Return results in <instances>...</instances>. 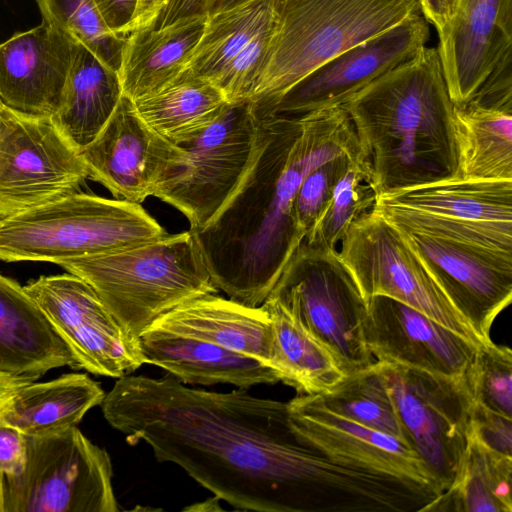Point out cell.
Wrapping results in <instances>:
<instances>
[{"mask_svg":"<svg viewBox=\"0 0 512 512\" xmlns=\"http://www.w3.org/2000/svg\"><path fill=\"white\" fill-rule=\"evenodd\" d=\"M100 406L130 445L145 442L159 462L178 465L237 510L386 512L397 500L395 477L303 443L287 402L130 374Z\"/></svg>","mask_w":512,"mask_h":512,"instance_id":"6da1fadb","label":"cell"},{"mask_svg":"<svg viewBox=\"0 0 512 512\" xmlns=\"http://www.w3.org/2000/svg\"><path fill=\"white\" fill-rule=\"evenodd\" d=\"M258 119L256 153L240 185L207 225L190 230L215 287L252 307L263 304L304 241L294 201L305 175L362 149L343 106Z\"/></svg>","mask_w":512,"mask_h":512,"instance_id":"7a4b0ae2","label":"cell"},{"mask_svg":"<svg viewBox=\"0 0 512 512\" xmlns=\"http://www.w3.org/2000/svg\"><path fill=\"white\" fill-rule=\"evenodd\" d=\"M343 107L377 197L458 177L454 104L436 48L425 46Z\"/></svg>","mask_w":512,"mask_h":512,"instance_id":"3957f363","label":"cell"},{"mask_svg":"<svg viewBox=\"0 0 512 512\" xmlns=\"http://www.w3.org/2000/svg\"><path fill=\"white\" fill-rule=\"evenodd\" d=\"M57 265L86 281L136 338L178 305L218 292L190 230Z\"/></svg>","mask_w":512,"mask_h":512,"instance_id":"277c9868","label":"cell"},{"mask_svg":"<svg viewBox=\"0 0 512 512\" xmlns=\"http://www.w3.org/2000/svg\"><path fill=\"white\" fill-rule=\"evenodd\" d=\"M271 37L250 102L272 106L343 51L421 13L418 0H272Z\"/></svg>","mask_w":512,"mask_h":512,"instance_id":"5b68a950","label":"cell"},{"mask_svg":"<svg viewBox=\"0 0 512 512\" xmlns=\"http://www.w3.org/2000/svg\"><path fill=\"white\" fill-rule=\"evenodd\" d=\"M140 204L76 192L0 219V260L58 264L166 235Z\"/></svg>","mask_w":512,"mask_h":512,"instance_id":"8992f818","label":"cell"},{"mask_svg":"<svg viewBox=\"0 0 512 512\" xmlns=\"http://www.w3.org/2000/svg\"><path fill=\"white\" fill-rule=\"evenodd\" d=\"M334 356L345 375L370 366L363 298L338 252L302 242L269 293Z\"/></svg>","mask_w":512,"mask_h":512,"instance_id":"52a82bcc","label":"cell"},{"mask_svg":"<svg viewBox=\"0 0 512 512\" xmlns=\"http://www.w3.org/2000/svg\"><path fill=\"white\" fill-rule=\"evenodd\" d=\"M259 119L250 101L228 103L198 133L176 144L178 166L153 196L179 210L189 230L207 225L240 185L255 156Z\"/></svg>","mask_w":512,"mask_h":512,"instance_id":"ba28073f","label":"cell"},{"mask_svg":"<svg viewBox=\"0 0 512 512\" xmlns=\"http://www.w3.org/2000/svg\"><path fill=\"white\" fill-rule=\"evenodd\" d=\"M24 472L5 479V512H117L107 451L77 426L27 436Z\"/></svg>","mask_w":512,"mask_h":512,"instance_id":"9c48e42d","label":"cell"},{"mask_svg":"<svg viewBox=\"0 0 512 512\" xmlns=\"http://www.w3.org/2000/svg\"><path fill=\"white\" fill-rule=\"evenodd\" d=\"M393 225L512 252V180L453 178L379 196Z\"/></svg>","mask_w":512,"mask_h":512,"instance_id":"30bf717a","label":"cell"},{"mask_svg":"<svg viewBox=\"0 0 512 512\" xmlns=\"http://www.w3.org/2000/svg\"><path fill=\"white\" fill-rule=\"evenodd\" d=\"M380 363L404 441L443 492L454 481L468 443L473 398L466 377Z\"/></svg>","mask_w":512,"mask_h":512,"instance_id":"8fae6325","label":"cell"},{"mask_svg":"<svg viewBox=\"0 0 512 512\" xmlns=\"http://www.w3.org/2000/svg\"><path fill=\"white\" fill-rule=\"evenodd\" d=\"M338 255L365 301L387 296L403 302L477 345L483 344L451 305L399 230L374 209L360 216L340 242Z\"/></svg>","mask_w":512,"mask_h":512,"instance_id":"7c38bea8","label":"cell"},{"mask_svg":"<svg viewBox=\"0 0 512 512\" xmlns=\"http://www.w3.org/2000/svg\"><path fill=\"white\" fill-rule=\"evenodd\" d=\"M88 177L81 154L51 118L0 102V219L79 192Z\"/></svg>","mask_w":512,"mask_h":512,"instance_id":"4fadbf2b","label":"cell"},{"mask_svg":"<svg viewBox=\"0 0 512 512\" xmlns=\"http://www.w3.org/2000/svg\"><path fill=\"white\" fill-rule=\"evenodd\" d=\"M23 287L68 346L76 369L118 379L146 363L139 338L118 323L80 277L68 272L40 276Z\"/></svg>","mask_w":512,"mask_h":512,"instance_id":"5bb4252c","label":"cell"},{"mask_svg":"<svg viewBox=\"0 0 512 512\" xmlns=\"http://www.w3.org/2000/svg\"><path fill=\"white\" fill-rule=\"evenodd\" d=\"M430 37L421 13L405 18L317 67L258 116L300 118L318 110L343 106L370 83L415 57Z\"/></svg>","mask_w":512,"mask_h":512,"instance_id":"9a60e30c","label":"cell"},{"mask_svg":"<svg viewBox=\"0 0 512 512\" xmlns=\"http://www.w3.org/2000/svg\"><path fill=\"white\" fill-rule=\"evenodd\" d=\"M395 227L481 342H492V324L512 300V252Z\"/></svg>","mask_w":512,"mask_h":512,"instance_id":"2e32d148","label":"cell"},{"mask_svg":"<svg viewBox=\"0 0 512 512\" xmlns=\"http://www.w3.org/2000/svg\"><path fill=\"white\" fill-rule=\"evenodd\" d=\"M88 176L114 196L141 204L179 164L182 149L150 128L122 95L98 136L81 153Z\"/></svg>","mask_w":512,"mask_h":512,"instance_id":"e0dca14e","label":"cell"},{"mask_svg":"<svg viewBox=\"0 0 512 512\" xmlns=\"http://www.w3.org/2000/svg\"><path fill=\"white\" fill-rule=\"evenodd\" d=\"M364 340L376 361L447 378L467 372L480 345L387 296L366 300Z\"/></svg>","mask_w":512,"mask_h":512,"instance_id":"ac0fdd59","label":"cell"},{"mask_svg":"<svg viewBox=\"0 0 512 512\" xmlns=\"http://www.w3.org/2000/svg\"><path fill=\"white\" fill-rule=\"evenodd\" d=\"M287 404L290 424L306 445L333 459L442 493L424 462L402 439L332 412L319 395L298 394Z\"/></svg>","mask_w":512,"mask_h":512,"instance_id":"d6986e66","label":"cell"},{"mask_svg":"<svg viewBox=\"0 0 512 512\" xmlns=\"http://www.w3.org/2000/svg\"><path fill=\"white\" fill-rule=\"evenodd\" d=\"M77 41L43 20L0 43V102L29 117L59 108Z\"/></svg>","mask_w":512,"mask_h":512,"instance_id":"ffe728a7","label":"cell"},{"mask_svg":"<svg viewBox=\"0 0 512 512\" xmlns=\"http://www.w3.org/2000/svg\"><path fill=\"white\" fill-rule=\"evenodd\" d=\"M437 33L450 98L462 105L512 50V0H458Z\"/></svg>","mask_w":512,"mask_h":512,"instance_id":"44dd1931","label":"cell"},{"mask_svg":"<svg viewBox=\"0 0 512 512\" xmlns=\"http://www.w3.org/2000/svg\"><path fill=\"white\" fill-rule=\"evenodd\" d=\"M139 343L146 363L182 383H227L245 389L281 381L274 368L254 357L189 336L148 328Z\"/></svg>","mask_w":512,"mask_h":512,"instance_id":"7402d4cb","label":"cell"},{"mask_svg":"<svg viewBox=\"0 0 512 512\" xmlns=\"http://www.w3.org/2000/svg\"><path fill=\"white\" fill-rule=\"evenodd\" d=\"M149 328L207 341L270 363L271 317L263 305L252 307L216 293L206 294L178 305Z\"/></svg>","mask_w":512,"mask_h":512,"instance_id":"603a6c76","label":"cell"},{"mask_svg":"<svg viewBox=\"0 0 512 512\" xmlns=\"http://www.w3.org/2000/svg\"><path fill=\"white\" fill-rule=\"evenodd\" d=\"M75 359L37 303L17 281L0 273V371L41 378Z\"/></svg>","mask_w":512,"mask_h":512,"instance_id":"cb8c5ba5","label":"cell"},{"mask_svg":"<svg viewBox=\"0 0 512 512\" xmlns=\"http://www.w3.org/2000/svg\"><path fill=\"white\" fill-rule=\"evenodd\" d=\"M458 178L512 180V97L474 95L454 105Z\"/></svg>","mask_w":512,"mask_h":512,"instance_id":"d4e9b609","label":"cell"},{"mask_svg":"<svg viewBox=\"0 0 512 512\" xmlns=\"http://www.w3.org/2000/svg\"><path fill=\"white\" fill-rule=\"evenodd\" d=\"M206 20L207 15L194 16L128 34L118 72L123 94L136 101L177 77L186 68Z\"/></svg>","mask_w":512,"mask_h":512,"instance_id":"484cf974","label":"cell"},{"mask_svg":"<svg viewBox=\"0 0 512 512\" xmlns=\"http://www.w3.org/2000/svg\"><path fill=\"white\" fill-rule=\"evenodd\" d=\"M122 95L118 73L77 42L61 102L51 120L81 153L104 128Z\"/></svg>","mask_w":512,"mask_h":512,"instance_id":"4316f807","label":"cell"},{"mask_svg":"<svg viewBox=\"0 0 512 512\" xmlns=\"http://www.w3.org/2000/svg\"><path fill=\"white\" fill-rule=\"evenodd\" d=\"M104 397L100 384L83 373L33 381L13 395L0 413V423L29 437L47 436L77 426Z\"/></svg>","mask_w":512,"mask_h":512,"instance_id":"83f0119b","label":"cell"},{"mask_svg":"<svg viewBox=\"0 0 512 512\" xmlns=\"http://www.w3.org/2000/svg\"><path fill=\"white\" fill-rule=\"evenodd\" d=\"M262 305L271 317L269 365L281 382L298 394L323 395L334 388L345 373L331 352L278 301L267 297Z\"/></svg>","mask_w":512,"mask_h":512,"instance_id":"f1b7e54d","label":"cell"},{"mask_svg":"<svg viewBox=\"0 0 512 512\" xmlns=\"http://www.w3.org/2000/svg\"><path fill=\"white\" fill-rule=\"evenodd\" d=\"M133 102L141 119L175 145L209 125L229 103L214 84L187 68Z\"/></svg>","mask_w":512,"mask_h":512,"instance_id":"f546056e","label":"cell"},{"mask_svg":"<svg viewBox=\"0 0 512 512\" xmlns=\"http://www.w3.org/2000/svg\"><path fill=\"white\" fill-rule=\"evenodd\" d=\"M512 512V456L489 450L469 431L452 484L422 512Z\"/></svg>","mask_w":512,"mask_h":512,"instance_id":"4dcf8cb0","label":"cell"},{"mask_svg":"<svg viewBox=\"0 0 512 512\" xmlns=\"http://www.w3.org/2000/svg\"><path fill=\"white\" fill-rule=\"evenodd\" d=\"M272 20V0H252L207 15L186 68L213 84L225 66Z\"/></svg>","mask_w":512,"mask_h":512,"instance_id":"1f68e13d","label":"cell"},{"mask_svg":"<svg viewBox=\"0 0 512 512\" xmlns=\"http://www.w3.org/2000/svg\"><path fill=\"white\" fill-rule=\"evenodd\" d=\"M319 396L332 412L404 441L395 404L379 361L345 375L334 388Z\"/></svg>","mask_w":512,"mask_h":512,"instance_id":"d6a6232c","label":"cell"},{"mask_svg":"<svg viewBox=\"0 0 512 512\" xmlns=\"http://www.w3.org/2000/svg\"><path fill=\"white\" fill-rule=\"evenodd\" d=\"M376 199L371 164L362 151L350 160L326 208L304 242L336 250L352 223L373 209Z\"/></svg>","mask_w":512,"mask_h":512,"instance_id":"836d02e7","label":"cell"},{"mask_svg":"<svg viewBox=\"0 0 512 512\" xmlns=\"http://www.w3.org/2000/svg\"><path fill=\"white\" fill-rule=\"evenodd\" d=\"M42 19L88 48L106 66L120 70L126 37L114 34L94 0H35Z\"/></svg>","mask_w":512,"mask_h":512,"instance_id":"e575fe53","label":"cell"},{"mask_svg":"<svg viewBox=\"0 0 512 512\" xmlns=\"http://www.w3.org/2000/svg\"><path fill=\"white\" fill-rule=\"evenodd\" d=\"M465 377L474 402L512 418V351L508 346L481 344Z\"/></svg>","mask_w":512,"mask_h":512,"instance_id":"d590c367","label":"cell"},{"mask_svg":"<svg viewBox=\"0 0 512 512\" xmlns=\"http://www.w3.org/2000/svg\"><path fill=\"white\" fill-rule=\"evenodd\" d=\"M362 151L336 155L315 166L303 178L294 201V217L304 239L326 208L350 160Z\"/></svg>","mask_w":512,"mask_h":512,"instance_id":"8d00e7d4","label":"cell"},{"mask_svg":"<svg viewBox=\"0 0 512 512\" xmlns=\"http://www.w3.org/2000/svg\"><path fill=\"white\" fill-rule=\"evenodd\" d=\"M271 29L272 23L261 30L213 82L229 103L250 100L264 63Z\"/></svg>","mask_w":512,"mask_h":512,"instance_id":"74e56055","label":"cell"},{"mask_svg":"<svg viewBox=\"0 0 512 512\" xmlns=\"http://www.w3.org/2000/svg\"><path fill=\"white\" fill-rule=\"evenodd\" d=\"M470 432L489 450L512 456V418L473 401Z\"/></svg>","mask_w":512,"mask_h":512,"instance_id":"f35d334b","label":"cell"},{"mask_svg":"<svg viewBox=\"0 0 512 512\" xmlns=\"http://www.w3.org/2000/svg\"><path fill=\"white\" fill-rule=\"evenodd\" d=\"M27 459V436L17 428L0 423V472L5 479L20 476Z\"/></svg>","mask_w":512,"mask_h":512,"instance_id":"ab89813d","label":"cell"},{"mask_svg":"<svg viewBox=\"0 0 512 512\" xmlns=\"http://www.w3.org/2000/svg\"><path fill=\"white\" fill-rule=\"evenodd\" d=\"M94 2L108 28L120 37H127L139 0H94Z\"/></svg>","mask_w":512,"mask_h":512,"instance_id":"60d3db41","label":"cell"},{"mask_svg":"<svg viewBox=\"0 0 512 512\" xmlns=\"http://www.w3.org/2000/svg\"><path fill=\"white\" fill-rule=\"evenodd\" d=\"M208 0H163L162 8L149 26L152 28H162L176 21L207 15Z\"/></svg>","mask_w":512,"mask_h":512,"instance_id":"b9f144b4","label":"cell"},{"mask_svg":"<svg viewBox=\"0 0 512 512\" xmlns=\"http://www.w3.org/2000/svg\"><path fill=\"white\" fill-rule=\"evenodd\" d=\"M421 14L439 30L451 17L458 0H418Z\"/></svg>","mask_w":512,"mask_h":512,"instance_id":"7bdbcfd3","label":"cell"},{"mask_svg":"<svg viewBox=\"0 0 512 512\" xmlns=\"http://www.w3.org/2000/svg\"><path fill=\"white\" fill-rule=\"evenodd\" d=\"M36 380L38 378L34 376L16 375L0 371V413L20 388Z\"/></svg>","mask_w":512,"mask_h":512,"instance_id":"ee69618b","label":"cell"},{"mask_svg":"<svg viewBox=\"0 0 512 512\" xmlns=\"http://www.w3.org/2000/svg\"><path fill=\"white\" fill-rule=\"evenodd\" d=\"M163 0H139L138 9L130 32L149 27L162 8Z\"/></svg>","mask_w":512,"mask_h":512,"instance_id":"f6af8a7d","label":"cell"},{"mask_svg":"<svg viewBox=\"0 0 512 512\" xmlns=\"http://www.w3.org/2000/svg\"><path fill=\"white\" fill-rule=\"evenodd\" d=\"M252 0H208L207 15H212L220 11H224Z\"/></svg>","mask_w":512,"mask_h":512,"instance_id":"bcb514c9","label":"cell"},{"mask_svg":"<svg viewBox=\"0 0 512 512\" xmlns=\"http://www.w3.org/2000/svg\"><path fill=\"white\" fill-rule=\"evenodd\" d=\"M220 498L215 496L211 497L203 502L194 503L190 506L185 507L184 511H194V512H208V511H220L223 510L219 504Z\"/></svg>","mask_w":512,"mask_h":512,"instance_id":"7dc6e473","label":"cell"},{"mask_svg":"<svg viewBox=\"0 0 512 512\" xmlns=\"http://www.w3.org/2000/svg\"><path fill=\"white\" fill-rule=\"evenodd\" d=\"M0 512H5V476L0 472Z\"/></svg>","mask_w":512,"mask_h":512,"instance_id":"c3c4849f","label":"cell"}]
</instances>
